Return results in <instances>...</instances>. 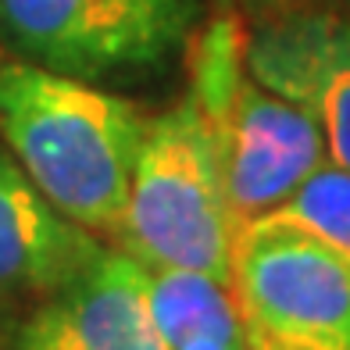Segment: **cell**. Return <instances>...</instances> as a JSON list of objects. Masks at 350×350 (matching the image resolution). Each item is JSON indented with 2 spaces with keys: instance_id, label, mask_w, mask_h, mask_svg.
<instances>
[{
  "instance_id": "1",
  "label": "cell",
  "mask_w": 350,
  "mask_h": 350,
  "mask_svg": "<svg viewBox=\"0 0 350 350\" xmlns=\"http://www.w3.org/2000/svg\"><path fill=\"white\" fill-rule=\"evenodd\" d=\"M150 115L100 83L0 65V143L54 208L115 243Z\"/></svg>"
},
{
  "instance_id": "2",
  "label": "cell",
  "mask_w": 350,
  "mask_h": 350,
  "mask_svg": "<svg viewBox=\"0 0 350 350\" xmlns=\"http://www.w3.org/2000/svg\"><path fill=\"white\" fill-rule=\"evenodd\" d=\"M189 93L211 129L221 183L240 226L275 211L329 157L318 122L247 68V33L218 11L189 43Z\"/></svg>"
},
{
  "instance_id": "3",
  "label": "cell",
  "mask_w": 350,
  "mask_h": 350,
  "mask_svg": "<svg viewBox=\"0 0 350 350\" xmlns=\"http://www.w3.org/2000/svg\"><path fill=\"white\" fill-rule=\"evenodd\" d=\"M236 229L211 129L186 90L147 122L115 247L143 268H193L232 282Z\"/></svg>"
},
{
  "instance_id": "4",
  "label": "cell",
  "mask_w": 350,
  "mask_h": 350,
  "mask_svg": "<svg viewBox=\"0 0 350 350\" xmlns=\"http://www.w3.org/2000/svg\"><path fill=\"white\" fill-rule=\"evenodd\" d=\"M204 0H0V46L86 83H136L193 43Z\"/></svg>"
},
{
  "instance_id": "5",
  "label": "cell",
  "mask_w": 350,
  "mask_h": 350,
  "mask_svg": "<svg viewBox=\"0 0 350 350\" xmlns=\"http://www.w3.org/2000/svg\"><path fill=\"white\" fill-rule=\"evenodd\" d=\"M232 290L250 329L308 350H350V254L275 215L236 229Z\"/></svg>"
},
{
  "instance_id": "6",
  "label": "cell",
  "mask_w": 350,
  "mask_h": 350,
  "mask_svg": "<svg viewBox=\"0 0 350 350\" xmlns=\"http://www.w3.org/2000/svg\"><path fill=\"white\" fill-rule=\"evenodd\" d=\"M247 68L261 86L318 122L325 150L350 172V18L311 4L265 18L247 33Z\"/></svg>"
},
{
  "instance_id": "7",
  "label": "cell",
  "mask_w": 350,
  "mask_h": 350,
  "mask_svg": "<svg viewBox=\"0 0 350 350\" xmlns=\"http://www.w3.org/2000/svg\"><path fill=\"white\" fill-rule=\"evenodd\" d=\"M0 350H168L147 308V268L107 247L83 275L0 329Z\"/></svg>"
},
{
  "instance_id": "8",
  "label": "cell",
  "mask_w": 350,
  "mask_h": 350,
  "mask_svg": "<svg viewBox=\"0 0 350 350\" xmlns=\"http://www.w3.org/2000/svg\"><path fill=\"white\" fill-rule=\"evenodd\" d=\"M104 250L100 236L61 215L0 143V329L83 275Z\"/></svg>"
},
{
  "instance_id": "9",
  "label": "cell",
  "mask_w": 350,
  "mask_h": 350,
  "mask_svg": "<svg viewBox=\"0 0 350 350\" xmlns=\"http://www.w3.org/2000/svg\"><path fill=\"white\" fill-rule=\"evenodd\" d=\"M147 308L168 350L208 332L247 329L232 282L193 268H147Z\"/></svg>"
},
{
  "instance_id": "10",
  "label": "cell",
  "mask_w": 350,
  "mask_h": 350,
  "mask_svg": "<svg viewBox=\"0 0 350 350\" xmlns=\"http://www.w3.org/2000/svg\"><path fill=\"white\" fill-rule=\"evenodd\" d=\"M268 215L297 221V226L318 232L322 240L336 243L340 250L350 254V172L340 168L332 157H325V161Z\"/></svg>"
},
{
  "instance_id": "11",
  "label": "cell",
  "mask_w": 350,
  "mask_h": 350,
  "mask_svg": "<svg viewBox=\"0 0 350 350\" xmlns=\"http://www.w3.org/2000/svg\"><path fill=\"white\" fill-rule=\"evenodd\" d=\"M175 350H250V336L247 329L240 332H208V336H193Z\"/></svg>"
},
{
  "instance_id": "12",
  "label": "cell",
  "mask_w": 350,
  "mask_h": 350,
  "mask_svg": "<svg viewBox=\"0 0 350 350\" xmlns=\"http://www.w3.org/2000/svg\"><path fill=\"white\" fill-rule=\"evenodd\" d=\"M247 336H250V350H308V347L282 343V340L268 336V332H261V329H250V325H247Z\"/></svg>"
},
{
  "instance_id": "13",
  "label": "cell",
  "mask_w": 350,
  "mask_h": 350,
  "mask_svg": "<svg viewBox=\"0 0 350 350\" xmlns=\"http://www.w3.org/2000/svg\"><path fill=\"white\" fill-rule=\"evenodd\" d=\"M215 4H218V11H229V0H215Z\"/></svg>"
}]
</instances>
